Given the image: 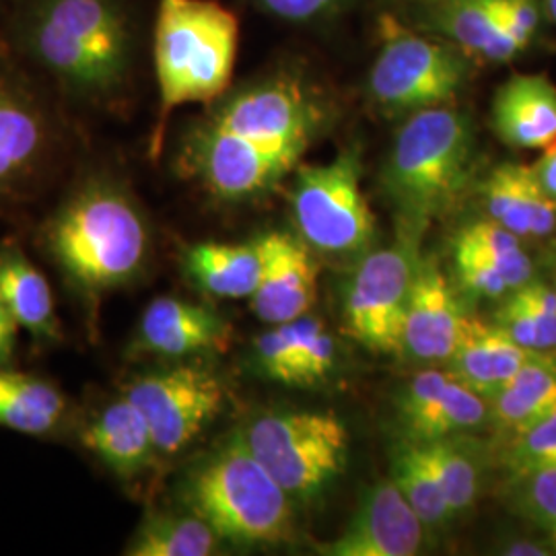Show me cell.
Segmentation results:
<instances>
[{
  "mask_svg": "<svg viewBox=\"0 0 556 556\" xmlns=\"http://www.w3.org/2000/svg\"><path fill=\"white\" fill-rule=\"evenodd\" d=\"M0 295L20 328L40 342L60 340L59 312L48 278L17 241L0 243Z\"/></svg>",
  "mask_w": 556,
  "mask_h": 556,
  "instance_id": "23",
  "label": "cell"
},
{
  "mask_svg": "<svg viewBox=\"0 0 556 556\" xmlns=\"http://www.w3.org/2000/svg\"><path fill=\"white\" fill-rule=\"evenodd\" d=\"M420 23L425 31L454 43L475 62L503 64L523 52L503 27L497 0H427Z\"/></svg>",
  "mask_w": 556,
  "mask_h": 556,
  "instance_id": "20",
  "label": "cell"
},
{
  "mask_svg": "<svg viewBox=\"0 0 556 556\" xmlns=\"http://www.w3.org/2000/svg\"><path fill=\"white\" fill-rule=\"evenodd\" d=\"M208 105L179 142L176 169L227 204L273 192L330 119L318 85L295 66L245 80Z\"/></svg>",
  "mask_w": 556,
  "mask_h": 556,
  "instance_id": "1",
  "label": "cell"
},
{
  "mask_svg": "<svg viewBox=\"0 0 556 556\" xmlns=\"http://www.w3.org/2000/svg\"><path fill=\"white\" fill-rule=\"evenodd\" d=\"M17 332L20 324L15 321L11 309L0 295V367H9L13 363L17 349Z\"/></svg>",
  "mask_w": 556,
  "mask_h": 556,
  "instance_id": "39",
  "label": "cell"
},
{
  "mask_svg": "<svg viewBox=\"0 0 556 556\" xmlns=\"http://www.w3.org/2000/svg\"><path fill=\"white\" fill-rule=\"evenodd\" d=\"M480 202L489 219L517 238H548L556 231V200L534 178L530 165L503 161L478 184Z\"/></svg>",
  "mask_w": 556,
  "mask_h": 556,
  "instance_id": "19",
  "label": "cell"
},
{
  "mask_svg": "<svg viewBox=\"0 0 556 556\" xmlns=\"http://www.w3.org/2000/svg\"><path fill=\"white\" fill-rule=\"evenodd\" d=\"M41 241L93 321L103 299L137 282L151 258V229L139 199L108 169L71 188L46 220Z\"/></svg>",
  "mask_w": 556,
  "mask_h": 556,
  "instance_id": "3",
  "label": "cell"
},
{
  "mask_svg": "<svg viewBox=\"0 0 556 556\" xmlns=\"http://www.w3.org/2000/svg\"><path fill=\"white\" fill-rule=\"evenodd\" d=\"M477 157L475 124L454 105L404 118L383 163L379 186L410 241L450 213L470 190Z\"/></svg>",
  "mask_w": 556,
  "mask_h": 556,
  "instance_id": "4",
  "label": "cell"
},
{
  "mask_svg": "<svg viewBox=\"0 0 556 556\" xmlns=\"http://www.w3.org/2000/svg\"><path fill=\"white\" fill-rule=\"evenodd\" d=\"M79 439L83 447L122 482L144 477L160 457L147 420L124 394L105 402L93 417L87 418Z\"/></svg>",
  "mask_w": 556,
  "mask_h": 556,
  "instance_id": "18",
  "label": "cell"
},
{
  "mask_svg": "<svg viewBox=\"0 0 556 556\" xmlns=\"http://www.w3.org/2000/svg\"><path fill=\"white\" fill-rule=\"evenodd\" d=\"M379 38L367 93L390 118L452 105L472 77L475 60L464 50L433 34L415 31L390 15L379 21Z\"/></svg>",
  "mask_w": 556,
  "mask_h": 556,
  "instance_id": "7",
  "label": "cell"
},
{
  "mask_svg": "<svg viewBox=\"0 0 556 556\" xmlns=\"http://www.w3.org/2000/svg\"><path fill=\"white\" fill-rule=\"evenodd\" d=\"M122 394L142 413L161 456H178L219 417L225 381L199 363L179 361L130 379Z\"/></svg>",
  "mask_w": 556,
  "mask_h": 556,
  "instance_id": "10",
  "label": "cell"
},
{
  "mask_svg": "<svg viewBox=\"0 0 556 556\" xmlns=\"http://www.w3.org/2000/svg\"><path fill=\"white\" fill-rule=\"evenodd\" d=\"M9 41L68 100L112 108L137 73L139 15L135 0H20Z\"/></svg>",
  "mask_w": 556,
  "mask_h": 556,
  "instance_id": "2",
  "label": "cell"
},
{
  "mask_svg": "<svg viewBox=\"0 0 556 556\" xmlns=\"http://www.w3.org/2000/svg\"><path fill=\"white\" fill-rule=\"evenodd\" d=\"M425 445L429 447V454L443 482L452 519L466 516L475 507L480 489V456L477 450L464 441V435Z\"/></svg>",
  "mask_w": 556,
  "mask_h": 556,
  "instance_id": "30",
  "label": "cell"
},
{
  "mask_svg": "<svg viewBox=\"0 0 556 556\" xmlns=\"http://www.w3.org/2000/svg\"><path fill=\"white\" fill-rule=\"evenodd\" d=\"M184 268L213 298L252 299L262 275L258 239L250 243H194L184 254Z\"/></svg>",
  "mask_w": 556,
  "mask_h": 556,
  "instance_id": "25",
  "label": "cell"
},
{
  "mask_svg": "<svg viewBox=\"0 0 556 556\" xmlns=\"http://www.w3.org/2000/svg\"><path fill=\"white\" fill-rule=\"evenodd\" d=\"M402 439L433 443L459 438L484 425L491 410L489 400L464 386L452 374L420 371L396 400Z\"/></svg>",
  "mask_w": 556,
  "mask_h": 556,
  "instance_id": "13",
  "label": "cell"
},
{
  "mask_svg": "<svg viewBox=\"0 0 556 556\" xmlns=\"http://www.w3.org/2000/svg\"><path fill=\"white\" fill-rule=\"evenodd\" d=\"M238 433L293 503L319 497L346 468L349 431L332 410L262 413Z\"/></svg>",
  "mask_w": 556,
  "mask_h": 556,
  "instance_id": "8",
  "label": "cell"
},
{
  "mask_svg": "<svg viewBox=\"0 0 556 556\" xmlns=\"http://www.w3.org/2000/svg\"><path fill=\"white\" fill-rule=\"evenodd\" d=\"M223 540L190 509H151L126 544L130 556H211Z\"/></svg>",
  "mask_w": 556,
  "mask_h": 556,
  "instance_id": "27",
  "label": "cell"
},
{
  "mask_svg": "<svg viewBox=\"0 0 556 556\" xmlns=\"http://www.w3.org/2000/svg\"><path fill=\"white\" fill-rule=\"evenodd\" d=\"M427 526L400 493L394 480H379L358 503L351 521L334 540L318 544L326 556H413Z\"/></svg>",
  "mask_w": 556,
  "mask_h": 556,
  "instance_id": "14",
  "label": "cell"
},
{
  "mask_svg": "<svg viewBox=\"0 0 556 556\" xmlns=\"http://www.w3.org/2000/svg\"><path fill=\"white\" fill-rule=\"evenodd\" d=\"M238 46V17L217 0H157L153 64L160 108L151 157L160 155L176 110L213 103L231 89Z\"/></svg>",
  "mask_w": 556,
  "mask_h": 556,
  "instance_id": "5",
  "label": "cell"
},
{
  "mask_svg": "<svg viewBox=\"0 0 556 556\" xmlns=\"http://www.w3.org/2000/svg\"><path fill=\"white\" fill-rule=\"evenodd\" d=\"M71 420V400L48 379L0 367V427L52 438Z\"/></svg>",
  "mask_w": 556,
  "mask_h": 556,
  "instance_id": "24",
  "label": "cell"
},
{
  "mask_svg": "<svg viewBox=\"0 0 556 556\" xmlns=\"http://www.w3.org/2000/svg\"><path fill=\"white\" fill-rule=\"evenodd\" d=\"M491 126L514 149L544 151L556 142V85L542 73H516L493 98Z\"/></svg>",
  "mask_w": 556,
  "mask_h": 556,
  "instance_id": "21",
  "label": "cell"
},
{
  "mask_svg": "<svg viewBox=\"0 0 556 556\" xmlns=\"http://www.w3.org/2000/svg\"><path fill=\"white\" fill-rule=\"evenodd\" d=\"M501 555L511 556H556V544L548 536L517 538L498 548Z\"/></svg>",
  "mask_w": 556,
  "mask_h": 556,
  "instance_id": "40",
  "label": "cell"
},
{
  "mask_svg": "<svg viewBox=\"0 0 556 556\" xmlns=\"http://www.w3.org/2000/svg\"><path fill=\"white\" fill-rule=\"evenodd\" d=\"M534 172V178L538 179L540 188L556 200V142L551 144L548 149L542 151V155L538 157L534 165H530Z\"/></svg>",
  "mask_w": 556,
  "mask_h": 556,
  "instance_id": "41",
  "label": "cell"
},
{
  "mask_svg": "<svg viewBox=\"0 0 556 556\" xmlns=\"http://www.w3.org/2000/svg\"><path fill=\"white\" fill-rule=\"evenodd\" d=\"M291 208L301 239L326 256H357L376 239V215L363 194L353 147L328 163L299 167Z\"/></svg>",
  "mask_w": 556,
  "mask_h": 556,
  "instance_id": "9",
  "label": "cell"
},
{
  "mask_svg": "<svg viewBox=\"0 0 556 556\" xmlns=\"http://www.w3.org/2000/svg\"><path fill=\"white\" fill-rule=\"evenodd\" d=\"M454 250L475 252L482 256H514L523 252V245L516 233L486 217L462 227L454 241Z\"/></svg>",
  "mask_w": 556,
  "mask_h": 556,
  "instance_id": "36",
  "label": "cell"
},
{
  "mask_svg": "<svg viewBox=\"0 0 556 556\" xmlns=\"http://www.w3.org/2000/svg\"><path fill=\"white\" fill-rule=\"evenodd\" d=\"M495 324L521 346L556 355V314L534 309L507 295L495 314Z\"/></svg>",
  "mask_w": 556,
  "mask_h": 556,
  "instance_id": "34",
  "label": "cell"
},
{
  "mask_svg": "<svg viewBox=\"0 0 556 556\" xmlns=\"http://www.w3.org/2000/svg\"><path fill=\"white\" fill-rule=\"evenodd\" d=\"M468 318L438 260H420L404 316L402 353L418 361H450Z\"/></svg>",
  "mask_w": 556,
  "mask_h": 556,
  "instance_id": "17",
  "label": "cell"
},
{
  "mask_svg": "<svg viewBox=\"0 0 556 556\" xmlns=\"http://www.w3.org/2000/svg\"><path fill=\"white\" fill-rule=\"evenodd\" d=\"M59 142L56 122L20 64L0 56V206L36 184Z\"/></svg>",
  "mask_w": 556,
  "mask_h": 556,
  "instance_id": "12",
  "label": "cell"
},
{
  "mask_svg": "<svg viewBox=\"0 0 556 556\" xmlns=\"http://www.w3.org/2000/svg\"><path fill=\"white\" fill-rule=\"evenodd\" d=\"M298 340L299 355L305 386L326 378L337 365V342L326 330V326L316 318H303L289 321Z\"/></svg>",
  "mask_w": 556,
  "mask_h": 556,
  "instance_id": "35",
  "label": "cell"
},
{
  "mask_svg": "<svg viewBox=\"0 0 556 556\" xmlns=\"http://www.w3.org/2000/svg\"><path fill=\"white\" fill-rule=\"evenodd\" d=\"M229 342L231 326L215 309L186 299L157 298L142 312L128 355L184 361L220 353Z\"/></svg>",
  "mask_w": 556,
  "mask_h": 556,
  "instance_id": "15",
  "label": "cell"
},
{
  "mask_svg": "<svg viewBox=\"0 0 556 556\" xmlns=\"http://www.w3.org/2000/svg\"><path fill=\"white\" fill-rule=\"evenodd\" d=\"M417 264L410 239L361 260L342 303L346 332L358 344L381 355L402 353L404 316Z\"/></svg>",
  "mask_w": 556,
  "mask_h": 556,
  "instance_id": "11",
  "label": "cell"
},
{
  "mask_svg": "<svg viewBox=\"0 0 556 556\" xmlns=\"http://www.w3.org/2000/svg\"><path fill=\"white\" fill-rule=\"evenodd\" d=\"M544 355L521 346L498 324L468 318L456 353L450 358L452 376L482 397H493L517 374Z\"/></svg>",
  "mask_w": 556,
  "mask_h": 556,
  "instance_id": "22",
  "label": "cell"
},
{
  "mask_svg": "<svg viewBox=\"0 0 556 556\" xmlns=\"http://www.w3.org/2000/svg\"><path fill=\"white\" fill-rule=\"evenodd\" d=\"M390 478L427 528H438L452 519L443 482L425 443L400 439L392 450Z\"/></svg>",
  "mask_w": 556,
  "mask_h": 556,
  "instance_id": "28",
  "label": "cell"
},
{
  "mask_svg": "<svg viewBox=\"0 0 556 556\" xmlns=\"http://www.w3.org/2000/svg\"><path fill=\"white\" fill-rule=\"evenodd\" d=\"M254 358L262 376L282 386H305L298 340L291 324H277L254 342Z\"/></svg>",
  "mask_w": 556,
  "mask_h": 556,
  "instance_id": "33",
  "label": "cell"
},
{
  "mask_svg": "<svg viewBox=\"0 0 556 556\" xmlns=\"http://www.w3.org/2000/svg\"><path fill=\"white\" fill-rule=\"evenodd\" d=\"M489 410L509 438L556 413V355H544L526 365L489 397Z\"/></svg>",
  "mask_w": 556,
  "mask_h": 556,
  "instance_id": "26",
  "label": "cell"
},
{
  "mask_svg": "<svg viewBox=\"0 0 556 556\" xmlns=\"http://www.w3.org/2000/svg\"><path fill=\"white\" fill-rule=\"evenodd\" d=\"M262 275L252 309L262 321L277 326L309 314L318 298V264L312 248L287 231L258 238Z\"/></svg>",
  "mask_w": 556,
  "mask_h": 556,
  "instance_id": "16",
  "label": "cell"
},
{
  "mask_svg": "<svg viewBox=\"0 0 556 556\" xmlns=\"http://www.w3.org/2000/svg\"><path fill=\"white\" fill-rule=\"evenodd\" d=\"M262 13L285 23L309 25L338 17L353 0H250Z\"/></svg>",
  "mask_w": 556,
  "mask_h": 556,
  "instance_id": "37",
  "label": "cell"
},
{
  "mask_svg": "<svg viewBox=\"0 0 556 556\" xmlns=\"http://www.w3.org/2000/svg\"><path fill=\"white\" fill-rule=\"evenodd\" d=\"M498 17L509 36L526 52L534 41L542 21V7L538 0H497Z\"/></svg>",
  "mask_w": 556,
  "mask_h": 556,
  "instance_id": "38",
  "label": "cell"
},
{
  "mask_svg": "<svg viewBox=\"0 0 556 556\" xmlns=\"http://www.w3.org/2000/svg\"><path fill=\"white\" fill-rule=\"evenodd\" d=\"M179 503L236 546L280 544L293 534V498L248 450L238 429L186 470Z\"/></svg>",
  "mask_w": 556,
  "mask_h": 556,
  "instance_id": "6",
  "label": "cell"
},
{
  "mask_svg": "<svg viewBox=\"0 0 556 556\" xmlns=\"http://www.w3.org/2000/svg\"><path fill=\"white\" fill-rule=\"evenodd\" d=\"M544 9H546L548 17L556 23V0H544Z\"/></svg>",
  "mask_w": 556,
  "mask_h": 556,
  "instance_id": "42",
  "label": "cell"
},
{
  "mask_svg": "<svg viewBox=\"0 0 556 556\" xmlns=\"http://www.w3.org/2000/svg\"><path fill=\"white\" fill-rule=\"evenodd\" d=\"M553 287H555V291H556V260H555V282H553Z\"/></svg>",
  "mask_w": 556,
  "mask_h": 556,
  "instance_id": "43",
  "label": "cell"
},
{
  "mask_svg": "<svg viewBox=\"0 0 556 556\" xmlns=\"http://www.w3.org/2000/svg\"><path fill=\"white\" fill-rule=\"evenodd\" d=\"M501 468L509 477L556 470V413L509 438L501 452Z\"/></svg>",
  "mask_w": 556,
  "mask_h": 556,
  "instance_id": "32",
  "label": "cell"
},
{
  "mask_svg": "<svg viewBox=\"0 0 556 556\" xmlns=\"http://www.w3.org/2000/svg\"><path fill=\"white\" fill-rule=\"evenodd\" d=\"M507 503L556 544V470H538L509 477Z\"/></svg>",
  "mask_w": 556,
  "mask_h": 556,
  "instance_id": "31",
  "label": "cell"
},
{
  "mask_svg": "<svg viewBox=\"0 0 556 556\" xmlns=\"http://www.w3.org/2000/svg\"><path fill=\"white\" fill-rule=\"evenodd\" d=\"M454 264L459 285L478 298H507L534 278V262L526 252L514 256H482L454 250Z\"/></svg>",
  "mask_w": 556,
  "mask_h": 556,
  "instance_id": "29",
  "label": "cell"
}]
</instances>
